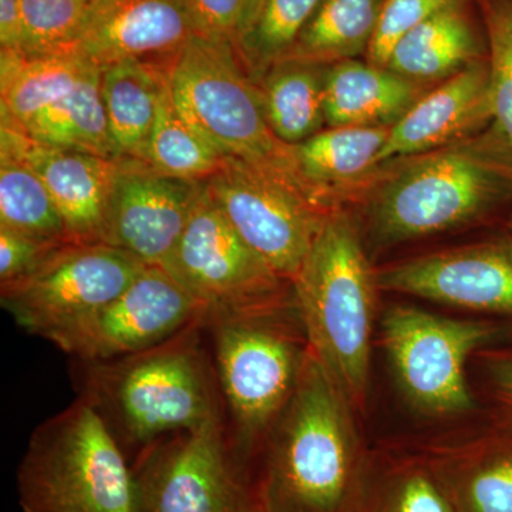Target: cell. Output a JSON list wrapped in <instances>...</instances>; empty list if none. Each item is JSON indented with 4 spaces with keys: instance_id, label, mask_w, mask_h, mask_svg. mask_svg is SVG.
Listing matches in <instances>:
<instances>
[{
    "instance_id": "obj_27",
    "label": "cell",
    "mask_w": 512,
    "mask_h": 512,
    "mask_svg": "<svg viewBox=\"0 0 512 512\" xmlns=\"http://www.w3.org/2000/svg\"><path fill=\"white\" fill-rule=\"evenodd\" d=\"M439 470L434 474L457 512H512V437Z\"/></svg>"
},
{
    "instance_id": "obj_36",
    "label": "cell",
    "mask_w": 512,
    "mask_h": 512,
    "mask_svg": "<svg viewBox=\"0 0 512 512\" xmlns=\"http://www.w3.org/2000/svg\"><path fill=\"white\" fill-rule=\"evenodd\" d=\"M261 0H190L202 33L237 43L254 19Z\"/></svg>"
},
{
    "instance_id": "obj_11",
    "label": "cell",
    "mask_w": 512,
    "mask_h": 512,
    "mask_svg": "<svg viewBox=\"0 0 512 512\" xmlns=\"http://www.w3.org/2000/svg\"><path fill=\"white\" fill-rule=\"evenodd\" d=\"M498 330L493 323L444 318L412 306H392L383 320L384 346L404 392L417 409L436 416L471 409L464 366Z\"/></svg>"
},
{
    "instance_id": "obj_29",
    "label": "cell",
    "mask_w": 512,
    "mask_h": 512,
    "mask_svg": "<svg viewBox=\"0 0 512 512\" xmlns=\"http://www.w3.org/2000/svg\"><path fill=\"white\" fill-rule=\"evenodd\" d=\"M0 227L53 244L73 242L39 175L6 153H0Z\"/></svg>"
},
{
    "instance_id": "obj_28",
    "label": "cell",
    "mask_w": 512,
    "mask_h": 512,
    "mask_svg": "<svg viewBox=\"0 0 512 512\" xmlns=\"http://www.w3.org/2000/svg\"><path fill=\"white\" fill-rule=\"evenodd\" d=\"M225 158L181 116L165 84L144 161L170 177L204 183L221 170Z\"/></svg>"
},
{
    "instance_id": "obj_12",
    "label": "cell",
    "mask_w": 512,
    "mask_h": 512,
    "mask_svg": "<svg viewBox=\"0 0 512 512\" xmlns=\"http://www.w3.org/2000/svg\"><path fill=\"white\" fill-rule=\"evenodd\" d=\"M140 512H248L251 485L229 444L227 423L161 441L133 467Z\"/></svg>"
},
{
    "instance_id": "obj_5",
    "label": "cell",
    "mask_w": 512,
    "mask_h": 512,
    "mask_svg": "<svg viewBox=\"0 0 512 512\" xmlns=\"http://www.w3.org/2000/svg\"><path fill=\"white\" fill-rule=\"evenodd\" d=\"M16 477L23 512H140L136 471L82 397L37 426Z\"/></svg>"
},
{
    "instance_id": "obj_17",
    "label": "cell",
    "mask_w": 512,
    "mask_h": 512,
    "mask_svg": "<svg viewBox=\"0 0 512 512\" xmlns=\"http://www.w3.org/2000/svg\"><path fill=\"white\" fill-rule=\"evenodd\" d=\"M0 153L28 164L52 195L73 242L104 244L117 160L36 143L2 123Z\"/></svg>"
},
{
    "instance_id": "obj_15",
    "label": "cell",
    "mask_w": 512,
    "mask_h": 512,
    "mask_svg": "<svg viewBox=\"0 0 512 512\" xmlns=\"http://www.w3.org/2000/svg\"><path fill=\"white\" fill-rule=\"evenodd\" d=\"M377 288L512 315V237L419 256L376 274Z\"/></svg>"
},
{
    "instance_id": "obj_31",
    "label": "cell",
    "mask_w": 512,
    "mask_h": 512,
    "mask_svg": "<svg viewBox=\"0 0 512 512\" xmlns=\"http://www.w3.org/2000/svg\"><path fill=\"white\" fill-rule=\"evenodd\" d=\"M101 0H23L26 55L69 50Z\"/></svg>"
},
{
    "instance_id": "obj_37",
    "label": "cell",
    "mask_w": 512,
    "mask_h": 512,
    "mask_svg": "<svg viewBox=\"0 0 512 512\" xmlns=\"http://www.w3.org/2000/svg\"><path fill=\"white\" fill-rule=\"evenodd\" d=\"M487 365L495 399L512 419V352L491 357Z\"/></svg>"
},
{
    "instance_id": "obj_21",
    "label": "cell",
    "mask_w": 512,
    "mask_h": 512,
    "mask_svg": "<svg viewBox=\"0 0 512 512\" xmlns=\"http://www.w3.org/2000/svg\"><path fill=\"white\" fill-rule=\"evenodd\" d=\"M484 57L464 0H447L404 37L386 67L426 87L450 79Z\"/></svg>"
},
{
    "instance_id": "obj_16",
    "label": "cell",
    "mask_w": 512,
    "mask_h": 512,
    "mask_svg": "<svg viewBox=\"0 0 512 512\" xmlns=\"http://www.w3.org/2000/svg\"><path fill=\"white\" fill-rule=\"evenodd\" d=\"M202 33L190 0H101L70 52L96 66L167 64Z\"/></svg>"
},
{
    "instance_id": "obj_20",
    "label": "cell",
    "mask_w": 512,
    "mask_h": 512,
    "mask_svg": "<svg viewBox=\"0 0 512 512\" xmlns=\"http://www.w3.org/2000/svg\"><path fill=\"white\" fill-rule=\"evenodd\" d=\"M424 93L423 86L387 67L356 59L330 64L326 127H392Z\"/></svg>"
},
{
    "instance_id": "obj_6",
    "label": "cell",
    "mask_w": 512,
    "mask_h": 512,
    "mask_svg": "<svg viewBox=\"0 0 512 512\" xmlns=\"http://www.w3.org/2000/svg\"><path fill=\"white\" fill-rule=\"evenodd\" d=\"M165 69L181 116L222 156L289 175L309 191L296 170L292 147L272 133L255 83L231 40L197 33Z\"/></svg>"
},
{
    "instance_id": "obj_35",
    "label": "cell",
    "mask_w": 512,
    "mask_h": 512,
    "mask_svg": "<svg viewBox=\"0 0 512 512\" xmlns=\"http://www.w3.org/2000/svg\"><path fill=\"white\" fill-rule=\"evenodd\" d=\"M66 244H53L0 227V285L32 274L52 252Z\"/></svg>"
},
{
    "instance_id": "obj_23",
    "label": "cell",
    "mask_w": 512,
    "mask_h": 512,
    "mask_svg": "<svg viewBox=\"0 0 512 512\" xmlns=\"http://www.w3.org/2000/svg\"><path fill=\"white\" fill-rule=\"evenodd\" d=\"M328 69L325 64L286 57L255 80L265 119L286 146L301 144L326 127Z\"/></svg>"
},
{
    "instance_id": "obj_19",
    "label": "cell",
    "mask_w": 512,
    "mask_h": 512,
    "mask_svg": "<svg viewBox=\"0 0 512 512\" xmlns=\"http://www.w3.org/2000/svg\"><path fill=\"white\" fill-rule=\"evenodd\" d=\"M390 128L325 127L291 146L299 177L323 210L339 211L353 185L367 180L379 167Z\"/></svg>"
},
{
    "instance_id": "obj_40",
    "label": "cell",
    "mask_w": 512,
    "mask_h": 512,
    "mask_svg": "<svg viewBox=\"0 0 512 512\" xmlns=\"http://www.w3.org/2000/svg\"><path fill=\"white\" fill-rule=\"evenodd\" d=\"M510 229H511V232H512V215H511V220H510Z\"/></svg>"
},
{
    "instance_id": "obj_3",
    "label": "cell",
    "mask_w": 512,
    "mask_h": 512,
    "mask_svg": "<svg viewBox=\"0 0 512 512\" xmlns=\"http://www.w3.org/2000/svg\"><path fill=\"white\" fill-rule=\"evenodd\" d=\"M409 158L373 198V228L382 242L397 244L470 224L512 200V151L494 123Z\"/></svg>"
},
{
    "instance_id": "obj_7",
    "label": "cell",
    "mask_w": 512,
    "mask_h": 512,
    "mask_svg": "<svg viewBox=\"0 0 512 512\" xmlns=\"http://www.w3.org/2000/svg\"><path fill=\"white\" fill-rule=\"evenodd\" d=\"M281 311L204 320L224 413L231 424L229 444L238 450H251L268 437L295 392L308 356L309 346L301 348L298 339L279 325Z\"/></svg>"
},
{
    "instance_id": "obj_24",
    "label": "cell",
    "mask_w": 512,
    "mask_h": 512,
    "mask_svg": "<svg viewBox=\"0 0 512 512\" xmlns=\"http://www.w3.org/2000/svg\"><path fill=\"white\" fill-rule=\"evenodd\" d=\"M92 64L70 50L40 55L2 50V123L15 127L25 126L40 111L72 92Z\"/></svg>"
},
{
    "instance_id": "obj_8",
    "label": "cell",
    "mask_w": 512,
    "mask_h": 512,
    "mask_svg": "<svg viewBox=\"0 0 512 512\" xmlns=\"http://www.w3.org/2000/svg\"><path fill=\"white\" fill-rule=\"evenodd\" d=\"M164 271L204 306L205 318L281 311L293 289L229 224L205 183Z\"/></svg>"
},
{
    "instance_id": "obj_2",
    "label": "cell",
    "mask_w": 512,
    "mask_h": 512,
    "mask_svg": "<svg viewBox=\"0 0 512 512\" xmlns=\"http://www.w3.org/2000/svg\"><path fill=\"white\" fill-rule=\"evenodd\" d=\"M348 402L312 355L269 433L271 451L258 484L269 512H355L360 466Z\"/></svg>"
},
{
    "instance_id": "obj_14",
    "label": "cell",
    "mask_w": 512,
    "mask_h": 512,
    "mask_svg": "<svg viewBox=\"0 0 512 512\" xmlns=\"http://www.w3.org/2000/svg\"><path fill=\"white\" fill-rule=\"evenodd\" d=\"M204 183L154 170L146 161L119 158L104 244L148 266L167 268Z\"/></svg>"
},
{
    "instance_id": "obj_4",
    "label": "cell",
    "mask_w": 512,
    "mask_h": 512,
    "mask_svg": "<svg viewBox=\"0 0 512 512\" xmlns=\"http://www.w3.org/2000/svg\"><path fill=\"white\" fill-rule=\"evenodd\" d=\"M292 286L309 350L346 399L360 402L369 380L377 281L345 212L325 218Z\"/></svg>"
},
{
    "instance_id": "obj_34",
    "label": "cell",
    "mask_w": 512,
    "mask_h": 512,
    "mask_svg": "<svg viewBox=\"0 0 512 512\" xmlns=\"http://www.w3.org/2000/svg\"><path fill=\"white\" fill-rule=\"evenodd\" d=\"M447 0H383L367 62L386 67L397 45Z\"/></svg>"
},
{
    "instance_id": "obj_26",
    "label": "cell",
    "mask_w": 512,
    "mask_h": 512,
    "mask_svg": "<svg viewBox=\"0 0 512 512\" xmlns=\"http://www.w3.org/2000/svg\"><path fill=\"white\" fill-rule=\"evenodd\" d=\"M382 5L383 0H320L288 57L325 66L356 59L369 49Z\"/></svg>"
},
{
    "instance_id": "obj_22",
    "label": "cell",
    "mask_w": 512,
    "mask_h": 512,
    "mask_svg": "<svg viewBox=\"0 0 512 512\" xmlns=\"http://www.w3.org/2000/svg\"><path fill=\"white\" fill-rule=\"evenodd\" d=\"M167 79L164 64L123 60L101 67V96L117 157L144 161Z\"/></svg>"
},
{
    "instance_id": "obj_18",
    "label": "cell",
    "mask_w": 512,
    "mask_h": 512,
    "mask_svg": "<svg viewBox=\"0 0 512 512\" xmlns=\"http://www.w3.org/2000/svg\"><path fill=\"white\" fill-rule=\"evenodd\" d=\"M494 121L487 57L424 93L390 128L379 164L439 150L485 130Z\"/></svg>"
},
{
    "instance_id": "obj_32",
    "label": "cell",
    "mask_w": 512,
    "mask_h": 512,
    "mask_svg": "<svg viewBox=\"0 0 512 512\" xmlns=\"http://www.w3.org/2000/svg\"><path fill=\"white\" fill-rule=\"evenodd\" d=\"M495 126L512 151V0H480Z\"/></svg>"
},
{
    "instance_id": "obj_39",
    "label": "cell",
    "mask_w": 512,
    "mask_h": 512,
    "mask_svg": "<svg viewBox=\"0 0 512 512\" xmlns=\"http://www.w3.org/2000/svg\"><path fill=\"white\" fill-rule=\"evenodd\" d=\"M248 512H269L268 507H266L264 498L259 494L258 488H255L252 491V500L251 505H249Z\"/></svg>"
},
{
    "instance_id": "obj_1",
    "label": "cell",
    "mask_w": 512,
    "mask_h": 512,
    "mask_svg": "<svg viewBox=\"0 0 512 512\" xmlns=\"http://www.w3.org/2000/svg\"><path fill=\"white\" fill-rule=\"evenodd\" d=\"M204 322L153 348L101 362L76 360L79 397L136 466L161 441L225 419Z\"/></svg>"
},
{
    "instance_id": "obj_10",
    "label": "cell",
    "mask_w": 512,
    "mask_h": 512,
    "mask_svg": "<svg viewBox=\"0 0 512 512\" xmlns=\"http://www.w3.org/2000/svg\"><path fill=\"white\" fill-rule=\"evenodd\" d=\"M148 265L107 244L63 245L32 274L0 285L16 325L49 340L120 295Z\"/></svg>"
},
{
    "instance_id": "obj_30",
    "label": "cell",
    "mask_w": 512,
    "mask_h": 512,
    "mask_svg": "<svg viewBox=\"0 0 512 512\" xmlns=\"http://www.w3.org/2000/svg\"><path fill=\"white\" fill-rule=\"evenodd\" d=\"M320 0H261L235 49L252 82L288 57Z\"/></svg>"
},
{
    "instance_id": "obj_33",
    "label": "cell",
    "mask_w": 512,
    "mask_h": 512,
    "mask_svg": "<svg viewBox=\"0 0 512 512\" xmlns=\"http://www.w3.org/2000/svg\"><path fill=\"white\" fill-rule=\"evenodd\" d=\"M355 512H457L436 474L403 468L389 477L376 497H360Z\"/></svg>"
},
{
    "instance_id": "obj_13",
    "label": "cell",
    "mask_w": 512,
    "mask_h": 512,
    "mask_svg": "<svg viewBox=\"0 0 512 512\" xmlns=\"http://www.w3.org/2000/svg\"><path fill=\"white\" fill-rule=\"evenodd\" d=\"M205 309L160 266H147L113 301L49 342L83 362L119 359L204 322Z\"/></svg>"
},
{
    "instance_id": "obj_38",
    "label": "cell",
    "mask_w": 512,
    "mask_h": 512,
    "mask_svg": "<svg viewBox=\"0 0 512 512\" xmlns=\"http://www.w3.org/2000/svg\"><path fill=\"white\" fill-rule=\"evenodd\" d=\"M23 40V0H0V47L19 52Z\"/></svg>"
},
{
    "instance_id": "obj_9",
    "label": "cell",
    "mask_w": 512,
    "mask_h": 512,
    "mask_svg": "<svg viewBox=\"0 0 512 512\" xmlns=\"http://www.w3.org/2000/svg\"><path fill=\"white\" fill-rule=\"evenodd\" d=\"M204 183L241 238L292 282L330 212L295 178L237 158Z\"/></svg>"
},
{
    "instance_id": "obj_25",
    "label": "cell",
    "mask_w": 512,
    "mask_h": 512,
    "mask_svg": "<svg viewBox=\"0 0 512 512\" xmlns=\"http://www.w3.org/2000/svg\"><path fill=\"white\" fill-rule=\"evenodd\" d=\"M16 128L45 146L119 160L101 96V67L96 64L86 70L66 97Z\"/></svg>"
}]
</instances>
